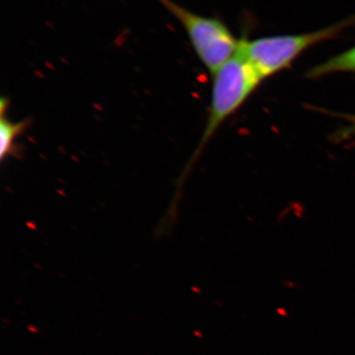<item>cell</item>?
<instances>
[{
    "label": "cell",
    "mask_w": 355,
    "mask_h": 355,
    "mask_svg": "<svg viewBox=\"0 0 355 355\" xmlns=\"http://www.w3.org/2000/svg\"><path fill=\"white\" fill-rule=\"evenodd\" d=\"M263 81L260 74L240 51L239 46L234 55L222 65L214 74L211 102L209 116L198 147L193 151L183 174L178 180V190L183 188L184 180L191 168L198 162L200 154L207 146L218 128L229 116H232L247 101Z\"/></svg>",
    "instance_id": "cell-1"
},
{
    "label": "cell",
    "mask_w": 355,
    "mask_h": 355,
    "mask_svg": "<svg viewBox=\"0 0 355 355\" xmlns=\"http://www.w3.org/2000/svg\"><path fill=\"white\" fill-rule=\"evenodd\" d=\"M354 24L355 16L319 31L266 37L254 41L239 40V49L263 80L287 69L311 46L336 38Z\"/></svg>",
    "instance_id": "cell-2"
},
{
    "label": "cell",
    "mask_w": 355,
    "mask_h": 355,
    "mask_svg": "<svg viewBox=\"0 0 355 355\" xmlns=\"http://www.w3.org/2000/svg\"><path fill=\"white\" fill-rule=\"evenodd\" d=\"M157 1L183 26L193 51L212 76L235 55L239 40L222 21L191 12L173 0Z\"/></svg>",
    "instance_id": "cell-3"
},
{
    "label": "cell",
    "mask_w": 355,
    "mask_h": 355,
    "mask_svg": "<svg viewBox=\"0 0 355 355\" xmlns=\"http://www.w3.org/2000/svg\"><path fill=\"white\" fill-rule=\"evenodd\" d=\"M0 109V158L2 161L11 156L16 155V141L28 127L27 121H12L6 116L9 101L6 98H2Z\"/></svg>",
    "instance_id": "cell-4"
},
{
    "label": "cell",
    "mask_w": 355,
    "mask_h": 355,
    "mask_svg": "<svg viewBox=\"0 0 355 355\" xmlns=\"http://www.w3.org/2000/svg\"><path fill=\"white\" fill-rule=\"evenodd\" d=\"M338 72H354L355 46L350 50L329 58L326 62L313 67L307 72L308 78L316 79Z\"/></svg>",
    "instance_id": "cell-5"
},
{
    "label": "cell",
    "mask_w": 355,
    "mask_h": 355,
    "mask_svg": "<svg viewBox=\"0 0 355 355\" xmlns=\"http://www.w3.org/2000/svg\"><path fill=\"white\" fill-rule=\"evenodd\" d=\"M355 135V118L354 120H352V125H349V127H347L345 128V130L342 132V135H340V137H350V135Z\"/></svg>",
    "instance_id": "cell-6"
}]
</instances>
